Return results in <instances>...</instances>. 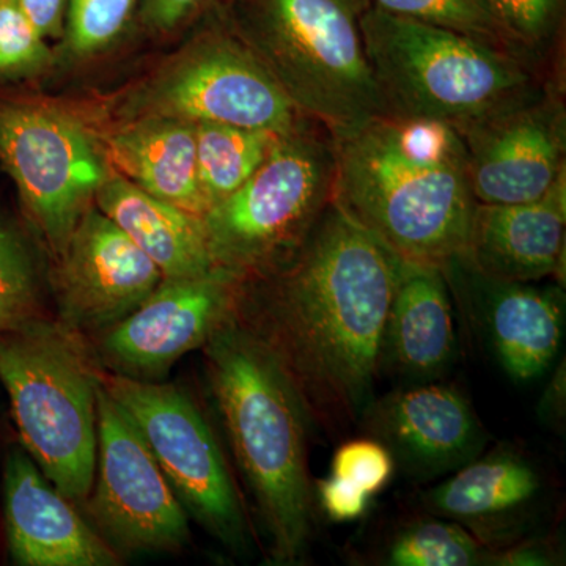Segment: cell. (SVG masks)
<instances>
[{"label": "cell", "mask_w": 566, "mask_h": 566, "mask_svg": "<svg viewBox=\"0 0 566 566\" xmlns=\"http://www.w3.org/2000/svg\"><path fill=\"white\" fill-rule=\"evenodd\" d=\"M99 382L137 428L189 520L233 554L251 546L243 499L222 447L188 390L99 370Z\"/></svg>", "instance_id": "cell-8"}, {"label": "cell", "mask_w": 566, "mask_h": 566, "mask_svg": "<svg viewBox=\"0 0 566 566\" xmlns=\"http://www.w3.org/2000/svg\"><path fill=\"white\" fill-rule=\"evenodd\" d=\"M315 504L334 523H353L367 512L371 495L360 488L329 475L314 486Z\"/></svg>", "instance_id": "cell-31"}, {"label": "cell", "mask_w": 566, "mask_h": 566, "mask_svg": "<svg viewBox=\"0 0 566 566\" xmlns=\"http://www.w3.org/2000/svg\"><path fill=\"white\" fill-rule=\"evenodd\" d=\"M381 564L389 566L501 565V549L476 538L446 517H417L397 528L382 547Z\"/></svg>", "instance_id": "cell-24"}, {"label": "cell", "mask_w": 566, "mask_h": 566, "mask_svg": "<svg viewBox=\"0 0 566 566\" xmlns=\"http://www.w3.org/2000/svg\"><path fill=\"white\" fill-rule=\"evenodd\" d=\"M371 0H229L227 24L333 136L387 114L364 46Z\"/></svg>", "instance_id": "cell-5"}, {"label": "cell", "mask_w": 566, "mask_h": 566, "mask_svg": "<svg viewBox=\"0 0 566 566\" xmlns=\"http://www.w3.org/2000/svg\"><path fill=\"white\" fill-rule=\"evenodd\" d=\"M335 140L305 117L248 181L202 216L216 268L238 279L289 256L334 203Z\"/></svg>", "instance_id": "cell-7"}, {"label": "cell", "mask_w": 566, "mask_h": 566, "mask_svg": "<svg viewBox=\"0 0 566 566\" xmlns=\"http://www.w3.org/2000/svg\"><path fill=\"white\" fill-rule=\"evenodd\" d=\"M229 0H142L140 17L156 32H172L211 10H222Z\"/></svg>", "instance_id": "cell-32"}, {"label": "cell", "mask_w": 566, "mask_h": 566, "mask_svg": "<svg viewBox=\"0 0 566 566\" xmlns=\"http://www.w3.org/2000/svg\"><path fill=\"white\" fill-rule=\"evenodd\" d=\"M238 283L221 268L197 277L163 279L133 314L92 338L96 359L111 374L161 381L232 318Z\"/></svg>", "instance_id": "cell-13"}, {"label": "cell", "mask_w": 566, "mask_h": 566, "mask_svg": "<svg viewBox=\"0 0 566 566\" xmlns=\"http://www.w3.org/2000/svg\"><path fill=\"white\" fill-rule=\"evenodd\" d=\"M542 491V475L532 461L515 450L499 449L457 469L455 475L428 491L424 504L494 547L497 534L523 520Z\"/></svg>", "instance_id": "cell-20"}, {"label": "cell", "mask_w": 566, "mask_h": 566, "mask_svg": "<svg viewBox=\"0 0 566 566\" xmlns=\"http://www.w3.org/2000/svg\"><path fill=\"white\" fill-rule=\"evenodd\" d=\"M95 202L164 279L197 277L214 270L202 216L156 199L123 175H109Z\"/></svg>", "instance_id": "cell-21"}, {"label": "cell", "mask_w": 566, "mask_h": 566, "mask_svg": "<svg viewBox=\"0 0 566 566\" xmlns=\"http://www.w3.org/2000/svg\"><path fill=\"white\" fill-rule=\"evenodd\" d=\"M334 203L406 262L463 252L476 207L453 126L385 114L335 136Z\"/></svg>", "instance_id": "cell-2"}, {"label": "cell", "mask_w": 566, "mask_h": 566, "mask_svg": "<svg viewBox=\"0 0 566 566\" xmlns=\"http://www.w3.org/2000/svg\"><path fill=\"white\" fill-rule=\"evenodd\" d=\"M52 485L24 449L3 468V517L11 562L20 566H117L122 557Z\"/></svg>", "instance_id": "cell-16"}, {"label": "cell", "mask_w": 566, "mask_h": 566, "mask_svg": "<svg viewBox=\"0 0 566 566\" xmlns=\"http://www.w3.org/2000/svg\"><path fill=\"white\" fill-rule=\"evenodd\" d=\"M408 474L433 479L482 453L486 434L457 387L419 385L374 400L363 420Z\"/></svg>", "instance_id": "cell-15"}, {"label": "cell", "mask_w": 566, "mask_h": 566, "mask_svg": "<svg viewBox=\"0 0 566 566\" xmlns=\"http://www.w3.org/2000/svg\"><path fill=\"white\" fill-rule=\"evenodd\" d=\"M475 202H534L566 175V107L558 81L457 129Z\"/></svg>", "instance_id": "cell-12"}, {"label": "cell", "mask_w": 566, "mask_h": 566, "mask_svg": "<svg viewBox=\"0 0 566 566\" xmlns=\"http://www.w3.org/2000/svg\"><path fill=\"white\" fill-rule=\"evenodd\" d=\"M17 3L44 40L61 39L65 33L70 0H17Z\"/></svg>", "instance_id": "cell-33"}, {"label": "cell", "mask_w": 566, "mask_h": 566, "mask_svg": "<svg viewBox=\"0 0 566 566\" xmlns=\"http://www.w3.org/2000/svg\"><path fill=\"white\" fill-rule=\"evenodd\" d=\"M363 35L387 114L458 129L553 80L545 66L515 52L375 6L364 14Z\"/></svg>", "instance_id": "cell-4"}, {"label": "cell", "mask_w": 566, "mask_h": 566, "mask_svg": "<svg viewBox=\"0 0 566 566\" xmlns=\"http://www.w3.org/2000/svg\"><path fill=\"white\" fill-rule=\"evenodd\" d=\"M400 260L333 203L296 251L238 283L234 316L327 433L374 403Z\"/></svg>", "instance_id": "cell-1"}, {"label": "cell", "mask_w": 566, "mask_h": 566, "mask_svg": "<svg viewBox=\"0 0 566 566\" xmlns=\"http://www.w3.org/2000/svg\"><path fill=\"white\" fill-rule=\"evenodd\" d=\"M140 0H70L66 46L77 57L106 50L125 31Z\"/></svg>", "instance_id": "cell-28"}, {"label": "cell", "mask_w": 566, "mask_h": 566, "mask_svg": "<svg viewBox=\"0 0 566 566\" xmlns=\"http://www.w3.org/2000/svg\"><path fill=\"white\" fill-rule=\"evenodd\" d=\"M0 161L52 256L61 255L109 178L106 156L81 122L43 104L0 106Z\"/></svg>", "instance_id": "cell-9"}, {"label": "cell", "mask_w": 566, "mask_h": 566, "mask_svg": "<svg viewBox=\"0 0 566 566\" xmlns=\"http://www.w3.org/2000/svg\"><path fill=\"white\" fill-rule=\"evenodd\" d=\"M148 109L163 117L281 134L305 118L229 24L202 36L156 81Z\"/></svg>", "instance_id": "cell-11"}, {"label": "cell", "mask_w": 566, "mask_h": 566, "mask_svg": "<svg viewBox=\"0 0 566 566\" xmlns=\"http://www.w3.org/2000/svg\"><path fill=\"white\" fill-rule=\"evenodd\" d=\"M509 43L521 55L547 66L564 28L565 0H485Z\"/></svg>", "instance_id": "cell-26"}, {"label": "cell", "mask_w": 566, "mask_h": 566, "mask_svg": "<svg viewBox=\"0 0 566 566\" xmlns=\"http://www.w3.org/2000/svg\"><path fill=\"white\" fill-rule=\"evenodd\" d=\"M54 262L55 318L88 340L133 314L164 279L159 268L98 208L84 212Z\"/></svg>", "instance_id": "cell-14"}, {"label": "cell", "mask_w": 566, "mask_h": 566, "mask_svg": "<svg viewBox=\"0 0 566 566\" xmlns=\"http://www.w3.org/2000/svg\"><path fill=\"white\" fill-rule=\"evenodd\" d=\"M197 170L208 210L240 189L285 134L223 123H196Z\"/></svg>", "instance_id": "cell-23"}, {"label": "cell", "mask_w": 566, "mask_h": 566, "mask_svg": "<svg viewBox=\"0 0 566 566\" xmlns=\"http://www.w3.org/2000/svg\"><path fill=\"white\" fill-rule=\"evenodd\" d=\"M457 352L452 296L444 271L400 260L382 338L387 364L416 381L444 374Z\"/></svg>", "instance_id": "cell-19"}, {"label": "cell", "mask_w": 566, "mask_h": 566, "mask_svg": "<svg viewBox=\"0 0 566 566\" xmlns=\"http://www.w3.org/2000/svg\"><path fill=\"white\" fill-rule=\"evenodd\" d=\"M441 270L450 289L479 304L505 374L520 382L545 374L564 337V290L538 282L494 281L475 273L458 255Z\"/></svg>", "instance_id": "cell-17"}, {"label": "cell", "mask_w": 566, "mask_h": 566, "mask_svg": "<svg viewBox=\"0 0 566 566\" xmlns=\"http://www.w3.org/2000/svg\"><path fill=\"white\" fill-rule=\"evenodd\" d=\"M566 175L534 202L476 203L461 260L504 282H542L560 274L565 256Z\"/></svg>", "instance_id": "cell-18"}, {"label": "cell", "mask_w": 566, "mask_h": 566, "mask_svg": "<svg viewBox=\"0 0 566 566\" xmlns=\"http://www.w3.org/2000/svg\"><path fill=\"white\" fill-rule=\"evenodd\" d=\"M112 161L142 191L203 216L208 211L197 170L196 123L148 115L115 134Z\"/></svg>", "instance_id": "cell-22"}, {"label": "cell", "mask_w": 566, "mask_h": 566, "mask_svg": "<svg viewBox=\"0 0 566 566\" xmlns=\"http://www.w3.org/2000/svg\"><path fill=\"white\" fill-rule=\"evenodd\" d=\"M84 515L118 556L180 553L191 542L188 513L137 428L98 392V450Z\"/></svg>", "instance_id": "cell-10"}, {"label": "cell", "mask_w": 566, "mask_h": 566, "mask_svg": "<svg viewBox=\"0 0 566 566\" xmlns=\"http://www.w3.org/2000/svg\"><path fill=\"white\" fill-rule=\"evenodd\" d=\"M39 264L24 234L0 218V333L44 315Z\"/></svg>", "instance_id": "cell-25"}, {"label": "cell", "mask_w": 566, "mask_h": 566, "mask_svg": "<svg viewBox=\"0 0 566 566\" xmlns=\"http://www.w3.org/2000/svg\"><path fill=\"white\" fill-rule=\"evenodd\" d=\"M212 400L268 539V560L300 565L315 523L311 419L273 354L237 316L202 348Z\"/></svg>", "instance_id": "cell-3"}, {"label": "cell", "mask_w": 566, "mask_h": 566, "mask_svg": "<svg viewBox=\"0 0 566 566\" xmlns=\"http://www.w3.org/2000/svg\"><path fill=\"white\" fill-rule=\"evenodd\" d=\"M395 471L389 450L374 438L353 439L335 450L331 475L360 488L368 495L381 491Z\"/></svg>", "instance_id": "cell-29"}, {"label": "cell", "mask_w": 566, "mask_h": 566, "mask_svg": "<svg viewBox=\"0 0 566 566\" xmlns=\"http://www.w3.org/2000/svg\"><path fill=\"white\" fill-rule=\"evenodd\" d=\"M99 370L91 340L59 318L0 333V382L22 449L80 510L95 475Z\"/></svg>", "instance_id": "cell-6"}, {"label": "cell", "mask_w": 566, "mask_h": 566, "mask_svg": "<svg viewBox=\"0 0 566 566\" xmlns=\"http://www.w3.org/2000/svg\"><path fill=\"white\" fill-rule=\"evenodd\" d=\"M371 3L397 17L464 33L521 55L505 39L485 0H371Z\"/></svg>", "instance_id": "cell-27"}, {"label": "cell", "mask_w": 566, "mask_h": 566, "mask_svg": "<svg viewBox=\"0 0 566 566\" xmlns=\"http://www.w3.org/2000/svg\"><path fill=\"white\" fill-rule=\"evenodd\" d=\"M48 59L46 40L24 17L17 0H0V73L40 69Z\"/></svg>", "instance_id": "cell-30"}]
</instances>
